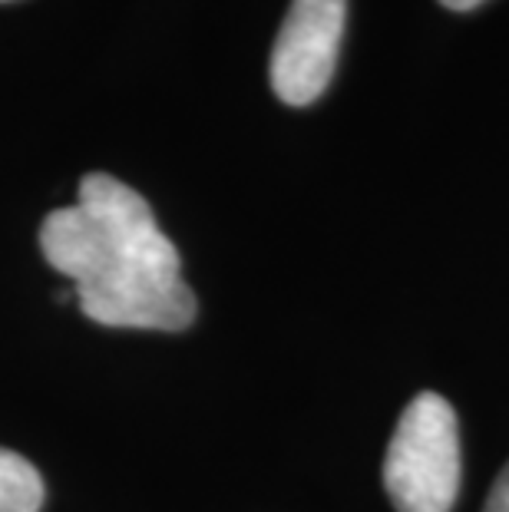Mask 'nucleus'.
Returning <instances> with one entry per match:
<instances>
[{"label":"nucleus","instance_id":"20e7f679","mask_svg":"<svg viewBox=\"0 0 509 512\" xmlns=\"http://www.w3.org/2000/svg\"><path fill=\"white\" fill-rule=\"evenodd\" d=\"M43 496L47 489L37 466L0 446V512H40Z\"/></svg>","mask_w":509,"mask_h":512},{"label":"nucleus","instance_id":"f03ea898","mask_svg":"<svg viewBox=\"0 0 509 512\" xmlns=\"http://www.w3.org/2000/svg\"><path fill=\"white\" fill-rule=\"evenodd\" d=\"M384 489L397 512H450L460 493L457 413L440 394H417L387 446Z\"/></svg>","mask_w":509,"mask_h":512},{"label":"nucleus","instance_id":"7ed1b4c3","mask_svg":"<svg viewBox=\"0 0 509 512\" xmlns=\"http://www.w3.org/2000/svg\"><path fill=\"white\" fill-rule=\"evenodd\" d=\"M348 20V0H291L272 50V90L281 103L308 106L328 90Z\"/></svg>","mask_w":509,"mask_h":512},{"label":"nucleus","instance_id":"39448f33","mask_svg":"<svg viewBox=\"0 0 509 512\" xmlns=\"http://www.w3.org/2000/svg\"><path fill=\"white\" fill-rule=\"evenodd\" d=\"M483 512H509V463L503 466V473L496 476V483L490 489V499H486Z\"/></svg>","mask_w":509,"mask_h":512},{"label":"nucleus","instance_id":"423d86ee","mask_svg":"<svg viewBox=\"0 0 509 512\" xmlns=\"http://www.w3.org/2000/svg\"><path fill=\"white\" fill-rule=\"evenodd\" d=\"M440 4L450 10H473V7H480L483 0H440Z\"/></svg>","mask_w":509,"mask_h":512},{"label":"nucleus","instance_id":"f257e3e1","mask_svg":"<svg viewBox=\"0 0 509 512\" xmlns=\"http://www.w3.org/2000/svg\"><path fill=\"white\" fill-rule=\"evenodd\" d=\"M40 248L73 281V294L110 291L126 281L182 278V258L146 199L106 172H90L80 182L77 205L43 219Z\"/></svg>","mask_w":509,"mask_h":512}]
</instances>
